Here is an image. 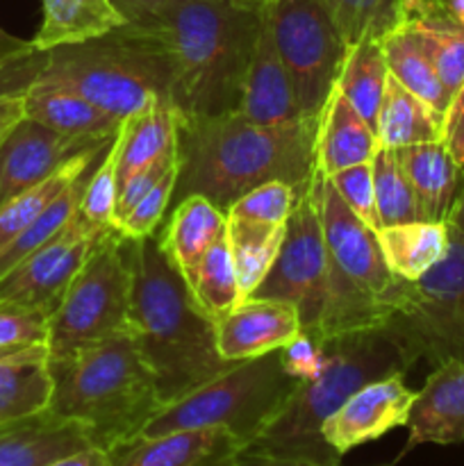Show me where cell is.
Here are the masks:
<instances>
[{
    "instance_id": "cell-49",
    "label": "cell",
    "mask_w": 464,
    "mask_h": 466,
    "mask_svg": "<svg viewBox=\"0 0 464 466\" xmlns=\"http://www.w3.org/2000/svg\"><path fill=\"white\" fill-rule=\"evenodd\" d=\"M23 94L25 91L0 94V139L12 130L14 123L23 118Z\"/></svg>"
},
{
    "instance_id": "cell-32",
    "label": "cell",
    "mask_w": 464,
    "mask_h": 466,
    "mask_svg": "<svg viewBox=\"0 0 464 466\" xmlns=\"http://www.w3.org/2000/svg\"><path fill=\"white\" fill-rule=\"evenodd\" d=\"M387 76H389V68L382 53L380 36H364L358 44L346 48L344 64L337 77V89L367 118L373 130H376L378 112L385 96Z\"/></svg>"
},
{
    "instance_id": "cell-11",
    "label": "cell",
    "mask_w": 464,
    "mask_h": 466,
    "mask_svg": "<svg viewBox=\"0 0 464 466\" xmlns=\"http://www.w3.org/2000/svg\"><path fill=\"white\" fill-rule=\"evenodd\" d=\"M259 14L294 82L300 114L318 121L348 48L335 18L323 0H273Z\"/></svg>"
},
{
    "instance_id": "cell-15",
    "label": "cell",
    "mask_w": 464,
    "mask_h": 466,
    "mask_svg": "<svg viewBox=\"0 0 464 466\" xmlns=\"http://www.w3.org/2000/svg\"><path fill=\"white\" fill-rule=\"evenodd\" d=\"M417 391L405 385V373L368 382L355 391L321 428L326 444L344 458L348 451L408 426Z\"/></svg>"
},
{
    "instance_id": "cell-25",
    "label": "cell",
    "mask_w": 464,
    "mask_h": 466,
    "mask_svg": "<svg viewBox=\"0 0 464 466\" xmlns=\"http://www.w3.org/2000/svg\"><path fill=\"white\" fill-rule=\"evenodd\" d=\"M396 21L409 25L421 36L446 91L453 98L455 91L464 85V25L453 21L435 0H396Z\"/></svg>"
},
{
    "instance_id": "cell-13",
    "label": "cell",
    "mask_w": 464,
    "mask_h": 466,
    "mask_svg": "<svg viewBox=\"0 0 464 466\" xmlns=\"http://www.w3.org/2000/svg\"><path fill=\"white\" fill-rule=\"evenodd\" d=\"M105 230H96L80 217L73 218L57 237L0 278V303L39 309L50 317Z\"/></svg>"
},
{
    "instance_id": "cell-3",
    "label": "cell",
    "mask_w": 464,
    "mask_h": 466,
    "mask_svg": "<svg viewBox=\"0 0 464 466\" xmlns=\"http://www.w3.org/2000/svg\"><path fill=\"white\" fill-rule=\"evenodd\" d=\"M155 27L173 64L177 116H218L239 107L259 12L235 0H166Z\"/></svg>"
},
{
    "instance_id": "cell-26",
    "label": "cell",
    "mask_w": 464,
    "mask_h": 466,
    "mask_svg": "<svg viewBox=\"0 0 464 466\" xmlns=\"http://www.w3.org/2000/svg\"><path fill=\"white\" fill-rule=\"evenodd\" d=\"M53 373L48 346L35 344L0 360V426L48 410Z\"/></svg>"
},
{
    "instance_id": "cell-50",
    "label": "cell",
    "mask_w": 464,
    "mask_h": 466,
    "mask_svg": "<svg viewBox=\"0 0 464 466\" xmlns=\"http://www.w3.org/2000/svg\"><path fill=\"white\" fill-rule=\"evenodd\" d=\"M48 466H109V453L98 449V446H89V449L77 451V453L66 455V458L55 460Z\"/></svg>"
},
{
    "instance_id": "cell-42",
    "label": "cell",
    "mask_w": 464,
    "mask_h": 466,
    "mask_svg": "<svg viewBox=\"0 0 464 466\" xmlns=\"http://www.w3.org/2000/svg\"><path fill=\"white\" fill-rule=\"evenodd\" d=\"M335 187L337 194L341 196L346 205L371 228L373 232L380 230V218L376 209V191H373V168L371 162L355 164V167L344 168L328 177Z\"/></svg>"
},
{
    "instance_id": "cell-27",
    "label": "cell",
    "mask_w": 464,
    "mask_h": 466,
    "mask_svg": "<svg viewBox=\"0 0 464 466\" xmlns=\"http://www.w3.org/2000/svg\"><path fill=\"white\" fill-rule=\"evenodd\" d=\"M44 21L32 39L36 50L82 44L126 25L112 0H41Z\"/></svg>"
},
{
    "instance_id": "cell-39",
    "label": "cell",
    "mask_w": 464,
    "mask_h": 466,
    "mask_svg": "<svg viewBox=\"0 0 464 466\" xmlns=\"http://www.w3.org/2000/svg\"><path fill=\"white\" fill-rule=\"evenodd\" d=\"M303 189V187H300ZM298 187L285 180H268L246 191L241 198L227 208V217L246 218V221L273 223V226H287L291 212L298 200Z\"/></svg>"
},
{
    "instance_id": "cell-31",
    "label": "cell",
    "mask_w": 464,
    "mask_h": 466,
    "mask_svg": "<svg viewBox=\"0 0 464 466\" xmlns=\"http://www.w3.org/2000/svg\"><path fill=\"white\" fill-rule=\"evenodd\" d=\"M378 244L391 273L403 280H419L449 250V226L437 221H414L380 228Z\"/></svg>"
},
{
    "instance_id": "cell-23",
    "label": "cell",
    "mask_w": 464,
    "mask_h": 466,
    "mask_svg": "<svg viewBox=\"0 0 464 466\" xmlns=\"http://www.w3.org/2000/svg\"><path fill=\"white\" fill-rule=\"evenodd\" d=\"M226 212L200 194L180 198L162 235H155L168 262L189 278L209 246L226 232Z\"/></svg>"
},
{
    "instance_id": "cell-43",
    "label": "cell",
    "mask_w": 464,
    "mask_h": 466,
    "mask_svg": "<svg viewBox=\"0 0 464 466\" xmlns=\"http://www.w3.org/2000/svg\"><path fill=\"white\" fill-rule=\"evenodd\" d=\"M48 314L0 303V350L25 349L48 341Z\"/></svg>"
},
{
    "instance_id": "cell-19",
    "label": "cell",
    "mask_w": 464,
    "mask_h": 466,
    "mask_svg": "<svg viewBox=\"0 0 464 466\" xmlns=\"http://www.w3.org/2000/svg\"><path fill=\"white\" fill-rule=\"evenodd\" d=\"M237 112L262 126H282L303 118L296 100L294 82L262 14H259L257 44L246 68Z\"/></svg>"
},
{
    "instance_id": "cell-17",
    "label": "cell",
    "mask_w": 464,
    "mask_h": 466,
    "mask_svg": "<svg viewBox=\"0 0 464 466\" xmlns=\"http://www.w3.org/2000/svg\"><path fill=\"white\" fill-rule=\"evenodd\" d=\"M244 444L226 428L135 437L109 451V466H235Z\"/></svg>"
},
{
    "instance_id": "cell-53",
    "label": "cell",
    "mask_w": 464,
    "mask_h": 466,
    "mask_svg": "<svg viewBox=\"0 0 464 466\" xmlns=\"http://www.w3.org/2000/svg\"><path fill=\"white\" fill-rule=\"evenodd\" d=\"M446 226L453 228V230L464 232V168H462V182H459L458 196L453 200V208H450L449 218H446Z\"/></svg>"
},
{
    "instance_id": "cell-37",
    "label": "cell",
    "mask_w": 464,
    "mask_h": 466,
    "mask_svg": "<svg viewBox=\"0 0 464 466\" xmlns=\"http://www.w3.org/2000/svg\"><path fill=\"white\" fill-rule=\"evenodd\" d=\"M371 168L380 228L423 221L417 194H414L408 176L400 168L396 150L378 148V153L371 159Z\"/></svg>"
},
{
    "instance_id": "cell-18",
    "label": "cell",
    "mask_w": 464,
    "mask_h": 466,
    "mask_svg": "<svg viewBox=\"0 0 464 466\" xmlns=\"http://www.w3.org/2000/svg\"><path fill=\"white\" fill-rule=\"evenodd\" d=\"M408 444L403 453L421 444L464 441V358L437 364L417 391L408 417Z\"/></svg>"
},
{
    "instance_id": "cell-5",
    "label": "cell",
    "mask_w": 464,
    "mask_h": 466,
    "mask_svg": "<svg viewBox=\"0 0 464 466\" xmlns=\"http://www.w3.org/2000/svg\"><path fill=\"white\" fill-rule=\"evenodd\" d=\"M53 399L48 410L80 423L103 451L135 440L162 410L157 380L135 337L121 332L64 360H48Z\"/></svg>"
},
{
    "instance_id": "cell-55",
    "label": "cell",
    "mask_w": 464,
    "mask_h": 466,
    "mask_svg": "<svg viewBox=\"0 0 464 466\" xmlns=\"http://www.w3.org/2000/svg\"><path fill=\"white\" fill-rule=\"evenodd\" d=\"M235 3L246 9H253V12H262V9L267 7L268 3H273V0H235Z\"/></svg>"
},
{
    "instance_id": "cell-21",
    "label": "cell",
    "mask_w": 464,
    "mask_h": 466,
    "mask_svg": "<svg viewBox=\"0 0 464 466\" xmlns=\"http://www.w3.org/2000/svg\"><path fill=\"white\" fill-rule=\"evenodd\" d=\"M23 116L77 139H112L123 123L77 91L39 76L23 94Z\"/></svg>"
},
{
    "instance_id": "cell-4",
    "label": "cell",
    "mask_w": 464,
    "mask_h": 466,
    "mask_svg": "<svg viewBox=\"0 0 464 466\" xmlns=\"http://www.w3.org/2000/svg\"><path fill=\"white\" fill-rule=\"evenodd\" d=\"M409 369L412 364L387 328L328 337L326 358L317 376L298 382L282 412L246 451L341 466V455L323 440V423L364 385L394 373H408Z\"/></svg>"
},
{
    "instance_id": "cell-48",
    "label": "cell",
    "mask_w": 464,
    "mask_h": 466,
    "mask_svg": "<svg viewBox=\"0 0 464 466\" xmlns=\"http://www.w3.org/2000/svg\"><path fill=\"white\" fill-rule=\"evenodd\" d=\"M112 3L132 25H155L166 0H112Z\"/></svg>"
},
{
    "instance_id": "cell-54",
    "label": "cell",
    "mask_w": 464,
    "mask_h": 466,
    "mask_svg": "<svg viewBox=\"0 0 464 466\" xmlns=\"http://www.w3.org/2000/svg\"><path fill=\"white\" fill-rule=\"evenodd\" d=\"M435 3L439 5L453 21L464 25V0H435Z\"/></svg>"
},
{
    "instance_id": "cell-22",
    "label": "cell",
    "mask_w": 464,
    "mask_h": 466,
    "mask_svg": "<svg viewBox=\"0 0 464 466\" xmlns=\"http://www.w3.org/2000/svg\"><path fill=\"white\" fill-rule=\"evenodd\" d=\"M89 446L94 444L80 423L50 410L0 426V466H48Z\"/></svg>"
},
{
    "instance_id": "cell-24",
    "label": "cell",
    "mask_w": 464,
    "mask_h": 466,
    "mask_svg": "<svg viewBox=\"0 0 464 466\" xmlns=\"http://www.w3.org/2000/svg\"><path fill=\"white\" fill-rule=\"evenodd\" d=\"M396 157L417 194L423 221L446 223L462 182V167L441 141L405 146L396 150Z\"/></svg>"
},
{
    "instance_id": "cell-9",
    "label": "cell",
    "mask_w": 464,
    "mask_h": 466,
    "mask_svg": "<svg viewBox=\"0 0 464 466\" xmlns=\"http://www.w3.org/2000/svg\"><path fill=\"white\" fill-rule=\"evenodd\" d=\"M130 239L107 228L48 319V360H64L91 344L130 332Z\"/></svg>"
},
{
    "instance_id": "cell-51",
    "label": "cell",
    "mask_w": 464,
    "mask_h": 466,
    "mask_svg": "<svg viewBox=\"0 0 464 466\" xmlns=\"http://www.w3.org/2000/svg\"><path fill=\"white\" fill-rule=\"evenodd\" d=\"M235 466H323L317 462H308V460H289V458H273V455H262V453H250L244 451L237 460ZM378 466H396L391 464H378Z\"/></svg>"
},
{
    "instance_id": "cell-6",
    "label": "cell",
    "mask_w": 464,
    "mask_h": 466,
    "mask_svg": "<svg viewBox=\"0 0 464 466\" xmlns=\"http://www.w3.org/2000/svg\"><path fill=\"white\" fill-rule=\"evenodd\" d=\"M39 77L77 91L118 121L150 105L173 107L171 53L155 25L126 23L98 39L57 46Z\"/></svg>"
},
{
    "instance_id": "cell-30",
    "label": "cell",
    "mask_w": 464,
    "mask_h": 466,
    "mask_svg": "<svg viewBox=\"0 0 464 466\" xmlns=\"http://www.w3.org/2000/svg\"><path fill=\"white\" fill-rule=\"evenodd\" d=\"M382 53H385L387 68L391 76L419 96L426 100L430 107L437 112L444 114L450 103V94L446 91L444 82H441L439 73H437L432 57L428 55L426 46H423L421 36L405 23L396 21L385 35L380 36Z\"/></svg>"
},
{
    "instance_id": "cell-36",
    "label": "cell",
    "mask_w": 464,
    "mask_h": 466,
    "mask_svg": "<svg viewBox=\"0 0 464 466\" xmlns=\"http://www.w3.org/2000/svg\"><path fill=\"white\" fill-rule=\"evenodd\" d=\"M98 164H94V167H89L86 171H82L80 176H77L76 180H73L71 185H68L66 189H64L62 194H59L57 198H55L53 203H50L48 208H45L44 212L30 223V226H27L25 230L12 241V244L5 246V248L0 250V278L7 276L14 267H18V264H21L27 255L35 253L36 248L48 244L53 237H57L59 232H62L64 228L77 217V209H80V200H82V194H85V187L86 182H89L91 171H94Z\"/></svg>"
},
{
    "instance_id": "cell-14",
    "label": "cell",
    "mask_w": 464,
    "mask_h": 466,
    "mask_svg": "<svg viewBox=\"0 0 464 466\" xmlns=\"http://www.w3.org/2000/svg\"><path fill=\"white\" fill-rule=\"evenodd\" d=\"M112 139H77L23 116L0 139V208L57 173L85 150Z\"/></svg>"
},
{
    "instance_id": "cell-44",
    "label": "cell",
    "mask_w": 464,
    "mask_h": 466,
    "mask_svg": "<svg viewBox=\"0 0 464 466\" xmlns=\"http://www.w3.org/2000/svg\"><path fill=\"white\" fill-rule=\"evenodd\" d=\"M277 355H280L282 369L291 378L308 380V378L317 376L321 369L323 358H326V337L314 330H300L296 339L277 350Z\"/></svg>"
},
{
    "instance_id": "cell-45",
    "label": "cell",
    "mask_w": 464,
    "mask_h": 466,
    "mask_svg": "<svg viewBox=\"0 0 464 466\" xmlns=\"http://www.w3.org/2000/svg\"><path fill=\"white\" fill-rule=\"evenodd\" d=\"M176 159H177V148L171 150V153H166L164 157L155 159L150 167L141 168L139 173H135V176H132L130 180L121 187V189H118L116 209H114V228H116L118 221H123V218L130 214V209L135 208V205L139 203V200L144 198V196L148 194L155 185H157L159 177L166 173V168L171 167Z\"/></svg>"
},
{
    "instance_id": "cell-16",
    "label": "cell",
    "mask_w": 464,
    "mask_h": 466,
    "mask_svg": "<svg viewBox=\"0 0 464 466\" xmlns=\"http://www.w3.org/2000/svg\"><path fill=\"white\" fill-rule=\"evenodd\" d=\"M303 330L298 308L276 299H244L214 323L217 350L227 362L280 350Z\"/></svg>"
},
{
    "instance_id": "cell-8",
    "label": "cell",
    "mask_w": 464,
    "mask_h": 466,
    "mask_svg": "<svg viewBox=\"0 0 464 466\" xmlns=\"http://www.w3.org/2000/svg\"><path fill=\"white\" fill-rule=\"evenodd\" d=\"M298 382L282 369L277 350L241 360L214 380L164 405L139 435L157 437L194 428H226L246 451L282 412Z\"/></svg>"
},
{
    "instance_id": "cell-47",
    "label": "cell",
    "mask_w": 464,
    "mask_h": 466,
    "mask_svg": "<svg viewBox=\"0 0 464 466\" xmlns=\"http://www.w3.org/2000/svg\"><path fill=\"white\" fill-rule=\"evenodd\" d=\"M441 144L446 146L450 157L464 168V85L455 91L444 112Z\"/></svg>"
},
{
    "instance_id": "cell-7",
    "label": "cell",
    "mask_w": 464,
    "mask_h": 466,
    "mask_svg": "<svg viewBox=\"0 0 464 466\" xmlns=\"http://www.w3.org/2000/svg\"><path fill=\"white\" fill-rule=\"evenodd\" d=\"M317 208L328 248V303L314 332L321 337L385 328L403 296L405 280L387 267L378 237L330 180L314 173Z\"/></svg>"
},
{
    "instance_id": "cell-52",
    "label": "cell",
    "mask_w": 464,
    "mask_h": 466,
    "mask_svg": "<svg viewBox=\"0 0 464 466\" xmlns=\"http://www.w3.org/2000/svg\"><path fill=\"white\" fill-rule=\"evenodd\" d=\"M32 50H36L32 41L18 39V36L9 35V32H5L3 27H0V66L12 62V59H18L23 57V55L32 53Z\"/></svg>"
},
{
    "instance_id": "cell-10",
    "label": "cell",
    "mask_w": 464,
    "mask_h": 466,
    "mask_svg": "<svg viewBox=\"0 0 464 466\" xmlns=\"http://www.w3.org/2000/svg\"><path fill=\"white\" fill-rule=\"evenodd\" d=\"M408 362L432 367L464 358V232L449 228V250L419 280H405L403 296L385 323Z\"/></svg>"
},
{
    "instance_id": "cell-28",
    "label": "cell",
    "mask_w": 464,
    "mask_h": 466,
    "mask_svg": "<svg viewBox=\"0 0 464 466\" xmlns=\"http://www.w3.org/2000/svg\"><path fill=\"white\" fill-rule=\"evenodd\" d=\"M116 185L121 189L135 173L177 148V112L171 105H150L126 118L116 132Z\"/></svg>"
},
{
    "instance_id": "cell-38",
    "label": "cell",
    "mask_w": 464,
    "mask_h": 466,
    "mask_svg": "<svg viewBox=\"0 0 464 466\" xmlns=\"http://www.w3.org/2000/svg\"><path fill=\"white\" fill-rule=\"evenodd\" d=\"M346 46L364 36H382L396 21V0H323Z\"/></svg>"
},
{
    "instance_id": "cell-20",
    "label": "cell",
    "mask_w": 464,
    "mask_h": 466,
    "mask_svg": "<svg viewBox=\"0 0 464 466\" xmlns=\"http://www.w3.org/2000/svg\"><path fill=\"white\" fill-rule=\"evenodd\" d=\"M378 148L376 130L335 86L318 116L314 173L332 177L355 164L371 162Z\"/></svg>"
},
{
    "instance_id": "cell-40",
    "label": "cell",
    "mask_w": 464,
    "mask_h": 466,
    "mask_svg": "<svg viewBox=\"0 0 464 466\" xmlns=\"http://www.w3.org/2000/svg\"><path fill=\"white\" fill-rule=\"evenodd\" d=\"M116 159H118V146L116 137L109 144L107 153L100 159L98 167L91 171L89 182L82 194L80 209L77 217L85 223H89L96 230H105V228H114V209H116Z\"/></svg>"
},
{
    "instance_id": "cell-2",
    "label": "cell",
    "mask_w": 464,
    "mask_h": 466,
    "mask_svg": "<svg viewBox=\"0 0 464 466\" xmlns=\"http://www.w3.org/2000/svg\"><path fill=\"white\" fill-rule=\"evenodd\" d=\"M130 253L135 273L130 335L155 373L164 408L237 362L218 355L214 323L196 308L185 278L157 239L130 241Z\"/></svg>"
},
{
    "instance_id": "cell-29",
    "label": "cell",
    "mask_w": 464,
    "mask_h": 466,
    "mask_svg": "<svg viewBox=\"0 0 464 466\" xmlns=\"http://www.w3.org/2000/svg\"><path fill=\"white\" fill-rule=\"evenodd\" d=\"M444 114L405 89L394 76H387L385 96L378 112L376 135L380 148L398 150L405 146L441 141Z\"/></svg>"
},
{
    "instance_id": "cell-46",
    "label": "cell",
    "mask_w": 464,
    "mask_h": 466,
    "mask_svg": "<svg viewBox=\"0 0 464 466\" xmlns=\"http://www.w3.org/2000/svg\"><path fill=\"white\" fill-rule=\"evenodd\" d=\"M45 55H48V50H32L23 57L3 64L0 66V94L25 91L44 68Z\"/></svg>"
},
{
    "instance_id": "cell-12",
    "label": "cell",
    "mask_w": 464,
    "mask_h": 466,
    "mask_svg": "<svg viewBox=\"0 0 464 466\" xmlns=\"http://www.w3.org/2000/svg\"><path fill=\"white\" fill-rule=\"evenodd\" d=\"M248 299H276L298 308L303 330H317L328 303V248L317 208L314 176L287 221L285 241L271 271Z\"/></svg>"
},
{
    "instance_id": "cell-1",
    "label": "cell",
    "mask_w": 464,
    "mask_h": 466,
    "mask_svg": "<svg viewBox=\"0 0 464 466\" xmlns=\"http://www.w3.org/2000/svg\"><path fill=\"white\" fill-rule=\"evenodd\" d=\"M318 121L262 126L244 114L177 116L176 196L200 194L227 212L237 198L268 180L305 187L314 176Z\"/></svg>"
},
{
    "instance_id": "cell-35",
    "label": "cell",
    "mask_w": 464,
    "mask_h": 466,
    "mask_svg": "<svg viewBox=\"0 0 464 466\" xmlns=\"http://www.w3.org/2000/svg\"><path fill=\"white\" fill-rule=\"evenodd\" d=\"M185 282L194 305L212 323L221 321L244 300L226 232L209 246L198 267L191 271L189 278H185Z\"/></svg>"
},
{
    "instance_id": "cell-41",
    "label": "cell",
    "mask_w": 464,
    "mask_h": 466,
    "mask_svg": "<svg viewBox=\"0 0 464 466\" xmlns=\"http://www.w3.org/2000/svg\"><path fill=\"white\" fill-rule=\"evenodd\" d=\"M177 176H180V162L176 159V162L166 168V173L159 177L157 185H155L153 189L130 209V214H127L123 221L116 223V230L121 232L126 239L139 241L146 239V237L157 235L155 230L159 228L168 205H171L173 196H176Z\"/></svg>"
},
{
    "instance_id": "cell-34",
    "label": "cell",
    "mask_w": 464,
    "mask_h": 466,
    "mask_svg": "<svg viewBox=\"0 0 464 466\" xmlns=\"http://www.w3.org/2000/svg\"><path fill=\"white\" fill-rule=\"evenodd\" d=\"M112 141H109V144H112ZM109 144L85 150V153L73 157L68 164H64L57 173L45 177L44 182H39V185L32 187V189L23 191L16 198L7 200V203L0 208V250H3L5 246L12 244V241L16 239V237L21 235V232L25 230V228L30 226V223L35 221V218L39 217V214L44 212V209L48 208V205L53 203V200L57 198V196L62 194L82 171H86L89 167L98 164L100 159H103V155L107 153Z\"/></svg>"
},
{
    "instance_id": "cell-33",
    "label": "cell",
    "mask_w": 464,
    "mask_h": 466,
    "mask_svg": "<svg viewBox=\"0 0 464 466\" xmlns=\"http://www.w3.org/2000/svg\"><path fill=\"white\" fill-rule=\"evenodd\" d=\"M285 232L287 226L227 217L226 239L230 246L232 264H235L237 280H239L244 299H248L271 271L282 241H285Z\"/></svg>"
},
{
    "instance_id": "cell-56",
    "label": "cell",
    "mask_w": 464,
    "mask_h": 466,
    "mask_svg": "<svg viewBox=\"0 0 464 466\" xmlns=\"http://www.w3.org/2000/svg\"><path fill=\"white\" fill-rule=\"evenodd\" d=\"M16 350H21V349H7V350H0V360L7 358V355H12V353H16Z\"/></svg>"
}]
</instances>
